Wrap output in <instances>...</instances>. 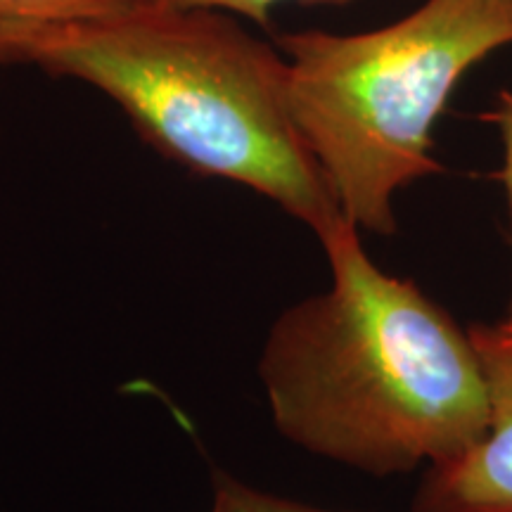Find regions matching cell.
Returning <instances> with one entry per match:
<instances>
[{
  "instance_id": "obj_1",
  "label": "cell",
  "mask_w": 512,
  "mask_h": 512,
  "mask_svg": "<svg viewBox=\"0 0 512 512\" xmlns=\"http://www.w3.org/2000/svg\"><path fill=\"white\" fill-rule=\"evenodd\" d=\"M318 242L330 287L275 318L256 368L275 430L373 477L427 470L477 444L489 403L470 330L377 266L354 223Z\"/></svg>"
},
{
  "instance_id": "obj_4",
  "label": "cell",
  "mask_w": 512,
  "mask_h": 512,
  "mask_svg": "<svg viewBox=\"0 0 512 512\" xmlns=\"http://www.w3.org/2000/svg\"><path fill=\"white\" fill-rule=\"evenodd\" d=\"M467 330L486 384L484 437L456 458L422 470L411 512H512V320Z\"/></svg>"
},
{
  "instance_id": "obj_2",
  "label": "cell",
  "mask_w": 512,
  "mask_h": 512,
  "mask_svg": "<svg viewBox=\"0 0 512 512\" xmlns=\"http://www.w3.org/2000/svg\"><path fill=\"white\" fill-rule=\"evenodd\" d=\"M15 62L98 88L164 157L259 192L318 240L347 221L292 114L285 55L228 12L138 0L38 29Z\"/></svg>"
},
{
  "instance_id": "obj_3",
  "label": "cell",
  "mask_w": 512,
  "mask_h": 512,
  "mask_svg": "<svg viewBox=\"0 0 512 512\" xmlns=\"http://www.w3.org/2000/svg\"><path fill=\"white\" fill-rule=\"evenodd\" d=\"M290 105L344 219L389 238L396 195L439 176L434 126L467 72L512 46V0H425L387 27L278 36Z\"/></svg>"
},
{
  "instance_id": "obj_7",
  "label": "cell",
  "mask_w": 512,
  "mask_h": 512,
  "mask_svg": "<svg viewBox=\"0 0 512 512\" xmlns=\"http://www.w3.org/2000/svg\"><path fill=\"white\" fill-rule=\"evenodd\" d=\"M484 121H489L496 128L498 140H501V171H498V181L503 185L505 202H508V219H510V242H512V91L503 88L498 91L496 102L491 110L484 112ZM512 320V297L508 316Z\"/></svg>"
},
{
  "instance_id": "obj_6",
  "label": "cell",
  "mask_w": 512,
  "mask_h": 512,
  "mask_svg": "<svg viewBox=\"0 0 512 512\" xmlns=\"http://www.w3.org/2000/svg\"><path fill=\"white\" fill-rule=\"evenodd\" d=\"M209 512H351V510H330L318 508L292 498L268 494V491L254 489L235 479L223 470H214L211 479V508Z\"/></svg>"
},
{
  "instance_id": "obj_5",
  "label": "cell",
  "mask_w": 512,
  "mask_h": 512,
  "mask_svg": "<svg viewBox=\"0 0 512 512\" xmlns=\"http://www.w3.org/2000/svg\"><path fill=\"white\" fill-rule=\"evenodd\" d=\"M133 3L138 0H0V64L15 62L38 29L112 15Z\"/></svg>"
},
{
  "instance_id": "obj_8",
  "label": "cell",
  "mask_w": 512,
  "mask_h": 512,
  "mask_svg": "<svg viewBox=\"0 0 512 512\" xmlns=\"http://www.w3.org/2000/svg\"><path fill=\"white\" fill-rule=\"evenodd\" d=\"M178 8H209L221 10L228 15H240L252 19L256 24H268L271 10L283 3H306V5H347L351 0H164Z\"/></svg>"
}]
</instances>
